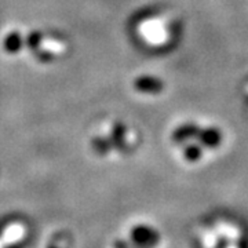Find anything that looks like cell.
I'll list each match as a JSON object with an SVG mask.
<instances>
[{
	"label": "cell",
	"mask_w": 248,
	"mask_h": 248,
	"mask_svg": "<svg viewBox=\"0 0 248 248\" xmlns=\"http://www.w3.org/2000/svg\"><path fill=\"white\" fill-rule=\"evenodd\" d=\"M170 140L186 163L195 164L202 161L207 153L219 149L225 138L215 124L186 120L174 127Z\"/></svg>",
	"instance_id": "1"
},
{
	"label": "cell",
	"mask_w": 248,
	"mask_h": 248,
	"mask_svg": "<svg viewBox=\"0 0 248 248\" xmlns=\"http://www.w3.org/2000/svg\"><path fill=\"white\" fill-rule=\"evenodd\" d=\"M130 239L135 248H155L160 243L159 233L149 225H135L130 231Z\"/></svg>",
	"instance_id": "5"
},
{
	"label": "cell",
	"mask_w": 248,
	"mask_h": 248,
	"mask_svg": "<svg viewBox=\"0 0 248 248\" xmlns=\"http://www.w3.org/2000/svg\"><path fill=\"white\" fill-rule=\"evenodd\" d=\"M133 86L142 95H159L164 90V81L155 75H140L134 80Z\"/></svg>",
	"instance_id": "6"
},
{
	"label": "cell",
	"mask_w": 248,
	"mask_h": 248,
	"mask_svg": "<svg viewBox=\"0 0 248 248\" xmlns=\"http://www.w3.org/2000/svg\"><path fill=\"white\" fill-rule=\"evenodd\" d=\"M138 133L122 120H104L91 135L93 151L99 156H120L135 149Z\"/></svg>",
	"instance_id": "3"
},
{
	"label": "cell",
	"mask_w": 248,
	"mask_h": 248,
	"mask_svg": "<svg viewBox=\"0 0 248 248\" xmlns=\"http://www.w3.org/2000/svg\"><path fill=\"white\" fill-rule=\"evenodd\" d=\"M27 241V228L17 221L0 225V248H24Z\"/></svg>",
	"instance_id": "4"
},
{
	"label": "cell",
	"mask_w": 248,
	"mask_h": 248,
	"mask_svg": "<svg viewBox=\"0 0 248 248\" xmlns=\"http://www.w3.org/2000/svg\"><path fill=\"white\" fill-rule=\"evenodd\" d=\"M243 95H244V99H246V107L248 109V80L244 83V89H243Z\"/></svg>",
	"instance_id": "8"
},
{
	"label": "cell",
	"mask_w": 248,
	"mask_h": 248,
	"mask_svg": "<svg viewBox=\"0 0 248 248\" xmlns=\"http://www.w3.org/2000/svg\"><path fill=\"white\" fill-rule=\"evenodd\" d=\"M137 40L151 51H169L175 45L179 28L175 18L163 10L143 11L134 19Z\"/></svg>",
	"instance_id": "2"
},
{
	"label": "cell",
	"mask_w": 248,
	"mask_h": 248,
	"mask_svg": "<svg viewBox=\"0 0 248 248\" xmlns=\"http://www.w3.org/2000/svg\"><path fill=\"white\" fill-rule=\"evenodd\" d=\"M46 248H71V241L65 236H54L53 239L48 241Z\"/></svg>",
	"instance_id": "7"
}]
</instances>
